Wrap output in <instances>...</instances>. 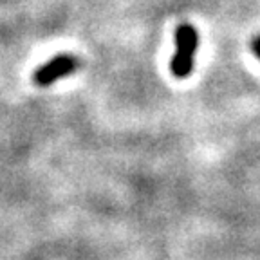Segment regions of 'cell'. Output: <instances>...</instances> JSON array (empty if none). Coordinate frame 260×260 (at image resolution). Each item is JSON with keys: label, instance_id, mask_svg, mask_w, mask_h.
<instances>
[{"label": "cell", "instance_id": "2", "mask_svg": "<svg viewBox=\"0 0 260 260\" xmlns=\"http://www.w3.org/2000/svg\"><path fill=\"white\" fill-rule=\"evenodd\" d=\"M80 58L69 53H61L53 56L49 61H45L44 65H40L35 74H32V81L38 87H49L56 83L58 80L71 76L73 73H76L80 69Z\"/></svg>", "mask_w": 260, "mask_h": 260}, {"label": "cell", "instance_id": "3", "mask_svg": "<svg viewBox=\"0 0 260 260\" xmlns=\"http://www.w3.org/2000/svg\"><path fill=\"white\" fill-rule=\"evenodd\" d=\"M251 49H253V53L256 54V58H258V60H260V35H258V37L253 38V42H251Z\"/></svg>", "mask_w": 260, "mask_h": 260}, {"label": "cell", "instance_id": "1", "mask_svg": "<svg viewBox=\"0 0 260 260\" xmlns=\"http://www.w3.org/2000/svg\"><path fill=\"white\" fill-rule=\"evenodd\" d=\"M199 47V35L191 24H179L175 29V53L170 60V73L177 80L191 74L195 65V53Z\"/></svg>", "mask_w": 260, "mask_h": 260}]
</instances>
